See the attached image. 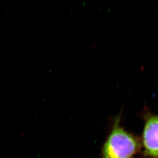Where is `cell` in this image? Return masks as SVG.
Returning <instances> with one entry per match:
<instances>
[{"mask_svg":"<svg viewBox=\"0 0 158 158\" xmlns=\"http://www.w3.org/2000/svg\"><path fill=\"white\" fill-rule=\"evenodd\" d=\"M139 116L144 122L140 138L142 155L146 158H158V115L145 106Z\"/></svg>","mask_w":158,"mask_h":158,"instance_id":"7a4b0ae2","label":"cell"},{"mask_svg":"<svg viewBox=\"0 0 158 158\" xmlns=\"http://www.w3.org/2000/svg\"><path fill=\"white\" fill-rule=\"evenodd\" d=\"M123 112L114 117L103 143L100 158H135L140 152V138L125 130L121 123Z\"/></svg>","mask_w":158,"mask_h":158,"instance_id":"6da1fadb","label":"cell"}]
</instances>
